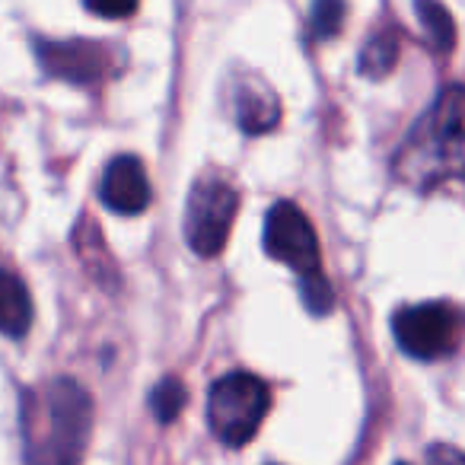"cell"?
<instances>
[{
	"label": "cell",
	"instance_id": "obj_1",
	"mask_svg": "<svg viewBox=\"0 0 465 465\" xmlns=\"http://www.w3.org/2000/svg\"><path fill=\"white\" fill-rule=\"evenodd\" d=\"M93 424V401L80 382L54 380L42 395L23 399L26 465H80Z\"/></svg>",
	"mask_w": 465,
	"mask_h": 465
},
{
	"label": "cell",
	"instance_id": "obj_2",
	"mask_svg": "<svg viewBox=\"0 0 465 465\" xmlns=\"http://www.w3.org/2000/svg\"><path fill=\"white\" fill-rule=\"evenodd\" d=\"M462 166V90L450 86L420 118L399 150L395 169L408 185L430 188L456 179Z\"/></svg>",
	"mask_w": 465,
	"mask_h": 465
},
{
	"label": "cell",
	"instance_id": "obj_3",
	"mask_svg": "<svg viewBox=\"0 0 465 465\" xmlns=\"http://www.w3.org/2000/svg\"><path fill=\"white\" fill-rule=\"evenodd\" d=\"M272 405L268 382L252 373H226L207 392V424L226 446H246Z\"/></svg>",
	"mask_w": 465,
	"mask_h": 465
},
{
	"label": "cell",
	"instance_id": "obj_4",
	"mask_svg": "<svg viewBox=\"0 0 465 465\" xmlns=\"http://www.w3.org/2000/svg\"><path fill=\"white\" fill-rule=\"evenodd\" d=\"M236 207H240V198H236V188L230 182L217 179V175H204L194 182L185 207L188 246L204 259L223 252L232 220H236Z\"/></svg>",
	"mask_w": 465,
	"mask_h": 465
},
{
	"label": "cell",
	"instance_id": "obj_5",
	"mask_svg": "<svg viewBox=\"0 0 465 465\" xmlns=\"http://www.w3.org/2000/svg\"><path fill=\"white\" fill-rule=\"evenodd\" d=\"M395 341L405 354L418 361H437L450 354L459 341V316L450 303L405 306L392 319Z\"/></svg>",
	"mask_w": 465,
	"mask_h": 465
},
{
	"label": "cell",
	"instance_id": "obj_6",
	"mask_svg": "<svg viewBox=\"0 0 465 465\" xmlns=\"http://www.w3.org/2000/svg\"><path fill=\"white\" fill-rule=\"evenodd\" d=\"M265 249L272 259L303 274L319 272V240L306 213L291 201H278L265 220Z\"/></svg>",
	"mask_w": 465,
	"mask_h": 465
},
{
	"label": "cell",
	"instance_id": "obj_7",
	"mask_svg": "<svg viewBox=\"0 0 465 465\" xmlns=\"http://www.w3.org/2000/svg\"><path fill=\"white\" fill-rule=\"evenodd\" d=\"M39 52V61L45 67V74L58 80H67V84H96V80L105 77L109 71V54H105L103 45L96 42H45L42 39L35 45Z\"/></svg>",
	"mask_w": 465,
	"mask_h": 465
},
{
	"label": "cell",
	"instance_id": "obj_8",
	"mask_svg": "<svg viewBox=\"0 0 465 465\" xmlns=\"http://www.w3.org/2000/svg\"><path fill=\"white\" fill-rule=\"evenodd\" d=\"M99 198L115 213H141L150 204V182L141 160L131 153H122L105 166Z\"/></svg>",
	"mask_w": 465,
	"mask_h": 465
},
{
	"label": "cell",
	"instance_id": "obj_9",
	"mask_svg": "<svg viewBox=\"0 0 465 465\" xmlns=\"http://www.w3.org/2000/svg\"><path fill=\"white\" fill-rule=\"evenodd\" d=\"M33 325V300L16 274L0 272V331L23 338Z\"/></svg>",
	"mask_w": 465,
	"mask_h": 465
},
{
	"label": "cell",
	"instance_id": "obj_10",
	"mask_svg": "<svg viewBox=\"0 0 465 465\" xmlns=\"http://www.w3.org/2000/svg\"><path fill=\"white\" fill-rule=\"evenodd\" d=\"M236 118H240V124L249 134H262V131L278 124L281 112L272 93L265 86H259V90H240V96H236Z\"/></svg>",
	"mask_w": 465,
	"mask_h": 465
},
{
	"label": "cell",
	"instance_id": "obj_11",
	"mask_svg": "<svg viewBox=\"0 0 465 465\" xmlns=\"http://www.w3.org/2000/svg\"><path fill=\"white\" fill-rule=\"evenodd\" d=\"M414 14L437 52H450L456 45V20L440 0H414Z\"/></svg>",
	"mask_w": 465,
	"mask_h": 465
},
{
	"label": "cell",
	"instance_id": "obj_12",
	"mask_svg": "<svg viewBox=\"0 0 465 465\" xmlns=\"http://www.w3.org/2000/svg\"><path fill=\"white\" fill-rule=\"evenodd\" d=\"M395 58H399V35H395L392 29H386V33L373 35V39L363 45L361 74H367V77H382V74H389L395 67Z\"/></svg>",
	"mask_w": 465,
	"mask_h": 465
},
{
	"label": "cell",
	"instance_id": "obj_13",
	"mask_svg": "<svg viewBox=\"0 0 465 465\" xmlns=\"http://www.w3.org/2000/svg\"><path fill=\"white\" fill-rule=\"evenodd\" d=\"M185 399H188L185 386H182L175 376H166V380L156 382L153 392H150V411H153V418L160 420V424H173L182 408H185Z\"/></svg>",
	"mask_w": 465,
	"mask_h": 465
},
{
	"label": "cell",
	"instance_id": "obj_14",
	"mask_svg": "<svg viewBox=\"0 0 465 465\" xmlns=\"http://www.w3.org/2000/svg\"><path fill=\"white\" fill-rule=\"evenodd\" d=\"M344 26V0H312L310 29L319 42H329Z\"/></svg>",
	"mask_w": 465,
	"mask_h": 465
},
{
	"label": "cell",
	"instance_id": "obj_15",
	"mask_svg": "<svg viewBox=\"0 0 465 465\" xmlns=\"http://www.w3.org/2000/svg\"><path fill=\"white\" fill-rule=\"evenodd\" d=\"M300 297H303L306 310H310L312 316H329L331 306H335V293H331L329 281L322 278V272L303 274V281H300Z\"/></svg>",
	"mask_w": 465,
	"mask_h": 465
},
{
	"label": "cell",
	"instance_id": "obj_16",
	"mask_svg": "<svg viewBox=\"0 0 465 465\" xmlns=\"http://www.w3.org/2000/svg\"><path fill=\"white\" fill-rule=\"evenodd\" d=\"M86 10L103 20H124L137 10V0H84Z\"/></svg>",
	"mask_w": 465,
	"mask_h": 465
},
{
	"label": "cell",
	"instance_id": "obj_17",
	"mask_svg": "<svg viewBox=\"0 0 465 465\" xmlns=\"http://www.w3.org/2000/svg\"><path fill=\"white\" fill-rule=\"evenodd\" d=\"M427 465H465L462 452L450 443H437L427 450Z\"/></svg>",
	"mask_w": 465,
	"mask_h": 465
},
{
	"label": "cell",
	"instance_id": "obj_18",
	"mask_svg": "<svg viewBox=\"0 0 465 465\" xmlns=\"http://www.w3.org/2000/svg\"><path fill=\"white\" fill-rule=\"evenodd\" d=\"M399 465H405V462H399Z\"/></svg>",
	"mask_w": 465,
	"mask_h": 465
}]
</instances>
